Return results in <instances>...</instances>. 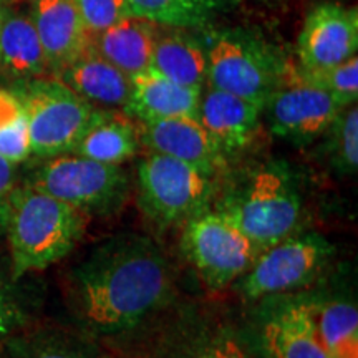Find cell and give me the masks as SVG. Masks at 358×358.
Segmentation results:
<instances>
[{"label": "cell", "instance_id": "1", "mask_svg": "<svg viewBox=\"0 0 358 358\" xmlns=\"http://www.w3.org/2000/svg\"><path fill=\"white\" fill-rule=\"evenodd\" d=\"M75 317L88 332L116 335L140 325L173 294L168 259L145 236L122 234L98 245L70 277Z\"/></svg>", "mask_w": 358, "mask_h": 358}, {"label": "cell", "instance_id": "2", "mask_svg": "<svg viewBox=\"0 0 358 358\" xmlns=\"http://www.w3.org/2000/svg\"><path fill=\"white\" fill-rule=\"evenodd\" d=\"M85 224L83 213L47 192L29 185L15 187L6 224L13 277L43 271L64 259L82 239Z\"/></svg>", "mask_w": 358, "mask_h": 358}, {"label": "cell", "instance_id": "3", "mask_svg": "<svg viewBox=\"0 0 358 358\" xmlns=\"http://www.w3.org/2000/svg\"><path fill=\"white\" fill-rule=\"evenodd\" d=\"M221 211L234 221L261 254L297 232L303 203L297 178L284 161L252 169Z\"/></svg>", "mask_w": 358, "mask_h": 358}, {"label": "cell", "instance_id": "4", "mask_svg": "<svg viewBox=\"0 0 358 358\" xmlns=\"http://www.w3.org/2000/svg\"><path fill=\"white\" fill-rule=\"evenodd\" d=\"M203 45L209 87L261 106L287 73L289 62L274 45L250 30H209Z\"/></svg>", "mask_w": 358, "mask_h": 358}, {"label": "cell", "instance_id": "5", "mask_svg": "<svg viewBox=\"0 0 358 358\" xmlns=\"http://www.w3.org/2000/svg\"><path fill=\"white\" fill-rule=\"evenodd\" d=\"M13 95L27 115L30 151L38 158L73 153L96 108L60 78L20 82Z\"/></svg>", "mask_w": 358, "mask_h": 358}, {"label": "cell", "instance_id": "6", "mask_svg": "<svg viewBox=\"0 0 358 358\" xmlns=\"http://www.w3.org/2000/svg\"><path fill=\"white\" fill-rule=\"evenodd\" d=\"M29 186L47 192L85 216H108L127 203L129 181L120 164L98 163L80 155L48 158Z\"/></svg>", "mask_w": 358, "mask_h": 358}, {"label": "cell", "instance_id": "7", "mask_svg": "<svg viewBox=\"0 0 358 358\" xmlns=\"http://www.w3.org/2000/svg\"><path fill=\"white\" fill-rule=\"evenodd\" d=\"M334 257V245L317 232L285 237L262 250L243 277L237 290L248 301L280 295L310 285L324 274Z\"/></svg>", "mask_w": 358, "mask_h": 358}, {"label": "cell", "instance_id": "8", "mask_svg": "<svg viewBox=\"0 0 358 358\" xmlns=\"http://www.w3.org/2000/svg\"><path fill=\"white\" fill-rule=\"evenodd\" d=\"M182 250L213 289H224L243 277L259 256L252 241L222 211H201L187 219Z\"/></svg>", "mask_w": 358, "mask_h": 358}, {"label": "cell", "instance_id": "9", "mask_svg": "<svg viewBox=\"0 0 358 358\" xmlns=\"http://www.w3.org/2000/svg\"><path fill=\"white\" fill-rule=\"evenodd\" d=\"M140 201L161 226H171L204 209L213 192L211 174L185 161L151 151L138 166Z\"/></svg>", "mask_w": 358, "mask_h": 358}, {"label": "cell", "instance_id": "10", "mask_svg": "<svg viewBox=\"0 0 358 358\" xmlns=\"http://www.w3.org/2000/svg\"><path fill=\"white\" fill-rule=\"evenodd\" d=\"M345 106L297 75L289 64L282 83L264 103L268 129L294 145H308L324 136Z\"/></svg>", "mask_w": 358, "mask_h": 358}, {"label": "cell", "instance_id": "11", "mask_svg": "<svg viewBox=\"0 0 358 358\" xmlns=\"http://www.w3.org/2000/svg\"><path fill=\"white\" fill-rule=\"evenodd\" d=\"M358 13L355 7L320 3L307 13L299 34L297 57L303 70H324L357 55Z\"/></svg>", "mask_w": 358, "mask_h": 358}, {"label": "cell", "instance_id": "12", "mask_svg": "<svg viewBox=\"0 0 358 358\" xmlns=\"http://www.w3.org/2000/svg\"><path fill=\"white\" fill-rule=\"evenodd\" d=\"M256 347L257 358H330L306 301H287L268 312Z\"/></svg>", "mask_w": 358, "mask_h": 358}, {"label": "cell", "instance_id": "13", "mask_svg": "<svg viewBox=\"0 0 358 358\" xmlns=\"http://www.w3.org/2000/svg\"><path fill=\"white\" fill-rule=\"evenodd\" d=\"M141 123V140L155 153L181 159L208 174L224 166L226 155L198 118L179 116Z\"/></svg>", "mask_w": 358, "mask_h": 358}, {"label": "cell", "instance_id": "14", "mask_svg": "<svg viewBox=\"0 0 358 358\" xmlns=\"http://www.w3.org/2000/svg\"><path fill=\"white\" fill-rule=\"evenodd\" d=\"M30 17L48 66L57 73L93 45L75 0H34Z\"/></svg>", "mask_w": 358, "mask_h": 358}, {"label": "cell", "instance_id": "15", "mask_svg": "<svg viewBox=\"0 0 358 358\" xmlns=\"http://www.w3.org/2000/svg\"><path fill=\"white\" fill-rule=\"evenodd\" d=\"M262 106L209 87L201 95L198 120L224 155L244 150L256 136Z\"/></svg>", "mask_w": 358, "mask_h": 358}, {"label": "cell", "instance_id": "16", "mask_svg": "<svg viewBox=\"0 0 358 358\" xmlns=\"http://www.w3.org/2000/svg\"><path fill=\"white\" fill-rule=\"evenodd\" d=\"M131 93L124 110L141 122L192 116L198 118L203 90L174 83L153 69L133 75Z\"/></svg>", "mask_w": 358, "mask_h": 358}, {"label": "cell", "instance_id": "17", "mask_svg": "<svg viewBox=\"0 0 358 358\" xmlns=\"http://www.w3.org/2000/svg\"><path fill=\"white\" fill-rule=\"evenodd\" d=\"M62 82L85 100L105 106H127L131 93V80L111 65L95 48H88L71 64L58 71Z\"/></svg>", "mask_w": 358, "mask_h": 358}, {"label": "cell", "instance_id": "18", "mask_svg": "<svg viewBox=\"0 0 358 358\" xmlns=\"http://www.w3.org/2000/svg\"><path fill=\"white\" fill-rule=\"evenodd\" d=\"M161 25L129 15L92 37L93 48L129 78L151 66L156 35Z\"/></svg>", "mask_w": 358, "mask_h": 358}, {"label": "cell", "instance_id": "19", "mask_svg": "<svg viewBox=\"0 0 358 358\" xmlns=\"http://www.w3.org/2000/svg\"><path fill=\"white\" fill-rule=\"evenodd\" d=\"M0 66L20 82L45 77L50 66L30 15L3 12L0 25Z\"/></svg>", "mask_w": 358, "mask_h": 358}, {"label": "cell", "instance_id": "20", "mask_svg": "<svg viewBox=\"0 0 358 358\" xmlns=\"http://www.w3.org/2000/svg\"><path fill=\"white\" fill-rule=\"evenodd\" d=\"M168 29L164 32L163 27H159L150 69L173 80L174 83L203 90L206 82V52L203 42L186 34L185 29Z\"/></svg>", "mask_w": 358, "mask_h": 358}, {"label": "cell", "instance_id": "21", "mask_svg": "<svg viewBox=\"0 0 358 358\" xmlns=\"http://www.w3.org/2000/svg\"><path fill=\"white\" fill-rule=\"evenodd\" d=\"M158 358H257L250 343L219 322L187 325L174 334Z\"/></svg>", "mask_w": 358, "mask_h": 358}, {"label": "cell", "instance_id": "22", "mask_svg": "<svg viewBox=\"0 0 358 358\" xmlns=\"http://www.w3.org/2000/svg\"><path fill=\"white\" fill-rule=\"evenodd\" d=\"M140 138L131 122L113 111H98L73 153L98 163L122 164L138 151Z\"/></svg>", "mask_w": 358, "mask_h": 358}, {"label": "cell", "instance_id": "23", "mask_svg": "<svg viewBox=\"0 0 358 358\" xmlns=\"http://www.w3.org/2000/svg\"><path fill=\"white\" fill-rule=\"evenodd\" d=\"M330 358H358V310L347 301H306Z\"/></svg>", "mask_w": 358, "mask_h": 358}, {"label": "cell", "instance_id": "24", "mask_svg": "<svg viewBox=\"0 0 358 358\" xmlns=\"http://www.w3.org/2000/svg\"><path fill=\"white\" fill-rule=\"evenodd\" d=\"M131 15L161 27L206 29L216 19L222 0H127Z\"/></svg>", "mask_w": 358, "mask_h": 358}, {"label": "cell", "instance_id": "25", "mask_svg": "<svg viewBox=\"0 0 358 358\" xmlns=\"http://www.w3.org/2000/svg\"><path fill=\"white\" fill-rule=\"evenodd\" d=\"M30 136L24 106L13 93L0 90V156L17 164L29 158Z\"/></svg>", "mask_w": 358, "mask_h": 358}, {"label": "cell", "instance_id": "26", "mask_svg": "<svg viewBox=\"0 0 358 358\" xmlns=\"http://www.w3.org/2000/svg\"><path fill=\"white\" fill-rule=\"evenodd\" d=\"M327 153L332 166L342 174H355L358 169V108L345 106L332 127L327 129Z\"/></svg>", "mask_w": 358, "mask_h": 358}, {"label": "cell", "instance_id": "27", "mask_svg": "<svg viewBox=\"0 0 358 358\" xmlns=\"http://www.w3.org/2000/svg\"><path fill=\"white\" fill-rule=\"evenodd\" d=\"M295 71L302 80L330 93L342 106L355 105L358 98V58H348L324 70H303L295 65Z\"/></svg>", "mask_w": 358, "mask_h": 358}, {"label": "cell", "instance_id": "28", "mask_svg": "<svg viewBox=\"0 0 358 358\" xmlns=\"http://www.w3.org/2000/svg\"><path fill=\"white\" fill-rule=\"evenodd\" d=\"M75 6L92 37L131 15L127 0H75Z\"/></svg>", "mask_w": 358, "mask_h": 358}, {"label": "cell", "instance_id": "29", "mask_svg": "<svg viewBox=\"0 0 358 358\" xmlns=\"http://www.w3.org/2000/svg\"><path fill=\"white\" fill-rule=\"evenodd\" d=\"M13 191H15V173H13V164L0 156V232L6 231L8 208H10V199Z\"/></svg>", "mask_w": 358, "mask_h": 358}, {"label": "cell", "instance_id": "30", "mask_svg": "<svg viewBox=\"0 0 358 358\" xmlns=\"http://www.w3.org/2000/svg\"><path fill=\"white\" fill-rule=\"evenodd\" d=\"M25 358H100L83 348L66 345V343H43L27 353Z\"/></svg>", "mask_w": 358, "mask_h": 358}, {"label": "cell", "instance_id": "31", "mask_svg": "<svg viewBox=\"0 0 358 358\" xmlns=\"http://www.w3.org/2000/svg\"><path fill=\"white\" fill-rule=\"evenodd\" d=\"M7 329V312H6V302H3L2 289H0V335L6 332Z\"/></svg>", "mask_w": 358, "mask_h": 358}, {"label": "cell", "instance_id": "32", "mask_svg": "<svg viewBox=\"0 0 358 358\" xmlns=\"http://www.w3.org/2000/svg\"><path fill=\"white\" fill-rule=\"evenodd\" d=\"M6 2L3 0H0V25H2V19H3V12H6Z\"/></svg>", "mask_w": 358, "mask_h": 358}, {"label": "cell", "instance_id": "33", "mask_svg": "<svg viewBox=\"0 0 358 358\" xmlns=\"http://www.w3.org/2000/svg\"><path fill=\"white\" fill-rule=\"evenodd\" d=\"M227 2H234V3H239V2H243V0H227Z\"/></svg>", "mask_w": 358, "mask_h": 358}, {"label": "cell", "instance_id": "34", "mask_svg": "<svg viewBox=\"0 0 358 358\" xmlns=\"http://www.w3.org/2000/svg\"><path fill=\"white\" fill-rule=\"evenodd\" d=\"M32 2H34V0H32Z\"/></svg>", "mask_w": 358, "mask_h": 358}]
</instances>
